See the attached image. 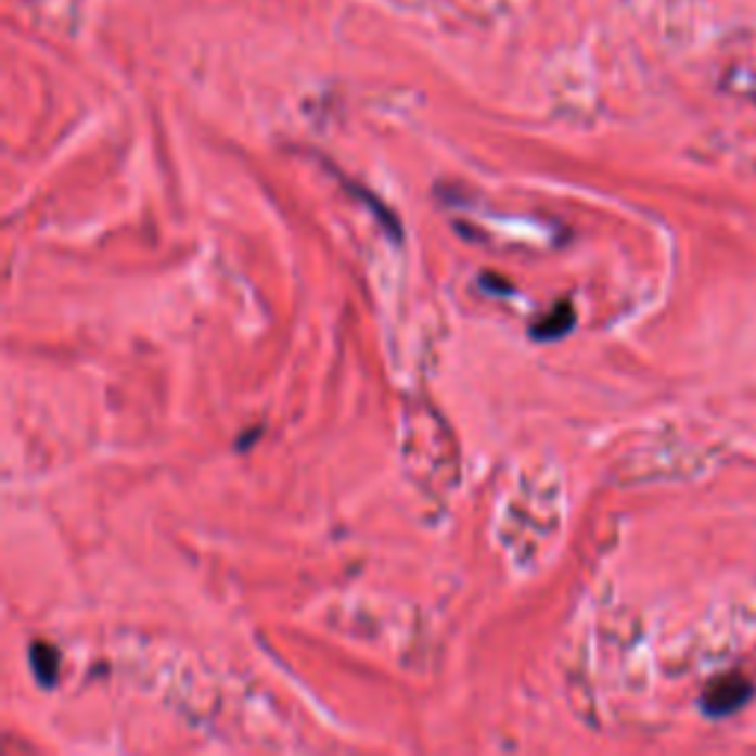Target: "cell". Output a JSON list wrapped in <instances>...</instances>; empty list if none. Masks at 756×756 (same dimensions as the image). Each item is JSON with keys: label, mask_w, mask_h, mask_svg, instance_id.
I'll use <instances>...</instances> for the list:
<instances>
[{"label": "cell", "mask_w": 756, "mask_h": 756, "mask_svg": "<svg viewBox=\"0 0 756 756\" xmlns=\"http://www.w3.org/2000/svg\"><path fill=\"white\" fill-rule=\"evenodd\" d=\"M751 697H754V682L747 677L721 674L703 689L701 709L706 715H713V718H725V715H733L735 709H742Z\"/></svg>", "instance_id": "obj_1"}, {"label": "cell", "mask_w": 756, "mask_h": 756, "mask_svg": "<svg viewBox=\"0 0 756 756\" xmlns=\"http://www.w3.org/2000/svg\"><path fill=\"white\" fill-rule=\"evenodd\" d=\"M576 322V310L571 302H559L547 317H541V320L533 325V337L535 341H559V337H565L567 331L574 329Z\"/></svg>", "instance_id": "obj_2"}, {"label": "cell", "mask_w": 756, "mask_h": 756, "mask_svg": "<svg viewBox=\"0 0 756 756\" xmlns=\"http://www.w3.org/2000/svg\"><path fill=\"white\" fill-rule=\"evenodd\" d=\"M30 662L39 682H42V685H54L56 677H60V650H56L54 644L36 641L30 648Z\"/></svg>", "instance_id": "obj_3"}]
</instances>
